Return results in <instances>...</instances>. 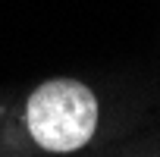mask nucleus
Returning a JSON list of instances; mask_svg holds the SVG:
<instances>
[{
  "mask_svg": "<svg viewBox=\"0 0 160 157\" xmlns=\"http://www.w3.org/2000/svg\"><path fill=\"white\" fill-rule=\"evenodd\" d=\"M25 119L38 148L50 154H69L94 138L98 101L91 88L75 78H50L32 91Z\"/></svg>",
  "mask_w": 160,
  "mask_h": 157,
  "instance_id": "nucleus-1",
  "label": "nucleus"
}]
</instances>
